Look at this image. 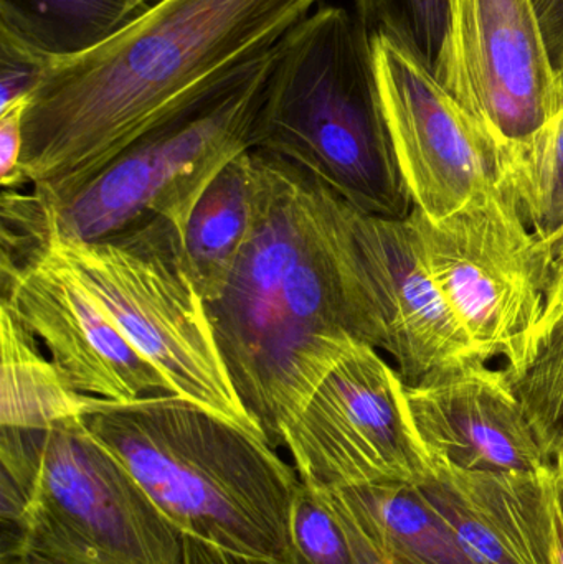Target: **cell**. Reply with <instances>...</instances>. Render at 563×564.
Listing matches in <instances>:
<instances>
[{
  "instance_id": "obj_1",
  "label": "cell",
  "mask_w": 563,
  "mask_h": 564,
  "mask_svg": "<svg viewBox=\"0 0 563 564\" xmlns=\"http://www.w3.org/2000/svg\"><path fill=\"white\" fill-rule=\"evenodd\" d=\"M251 227L227 284L207 302L241 404L274 449L323 378L386 328L354 240L353 207L286 159L247 154Z\"/></svg>"
},
{
  "instance_id": "obj_2",
  "label": "cell",
  "mask_w": 563,
  "mask_h": 564,
  "mask_svg": "<svg viewBox=\"0 0 563 564\" xmlns=\"http://www.w3.org/2000/svg\"><path fill=\"white\" fill-rule=\"evenodd\" d=\"M321 0H162L105 42L50 58L23 118L22 172L45 200L95 177L148 129L277 48Z\"/></svg>"
},
{
  "instance_id": "obj_3",
  "label": "cell",
  "mask_w": 563,
  "mask_h": 564,
  "mask_svg": "<svg viewBox=\"0 0 563 564\" xmlns=\"http://www.w3.org/2000/svg\"><path fill=\"white\" fill-rule=\"evenodd\" d=\"M82 417L188 539L235 558L303 564L291 540L303 480L263 437L174 393L96 398Z\"/></svg>"
},
{
  "instance_id": "obj_4",
  "label": "cell",
  "mask_w": 563,
  "mask_h": 564,
  "mask_svg": "<svg viewBox=\"0 0 563 564\" xmlns=\"http://www.w3.org/2000/svg\"><path fill=\"white\" fill-rule=\"evenodd\" d=\"M253 149L293 162L362 214L412 212L380 105L372 40L344 7H317L274 50Z\"/></svg>"
},
{
  "instance_id": "obj_5",
  "label": "cell",
  "mask_w": 563,
  "mask_h": 564,
  "mask_svg": "<svg viewBox=\"0 0 563 564\" xmlns=\"http://www.w3.org/2000/svg\"><path fill=\"white\" fill-rule=\"evenodd\" d=\"M2 553L46 564H188L187 536L82 416L0 426Z\"/></svg>"
},
{
  "instance_id": "obj_6",
  "label": "cell",
  "mask_w": 563,
  "mask_h": 564,
  "mask_svg": "<svg viewBox=\"0 0 563 564\" xmlns=\"http://www.w3.org/2000/svg\"><path fill=\"white\" fill-rule=\"evenodd\" d=\"M50 247L171 393L264 440L231 383L184 234L172 221L149 218L96 241L50 231Z\"/></svg>"
},
{
  "instance_id": "obj_7",
  "label": "cell",
  "mask_w": 563,
  "mask_h": 564,
  "mask_svg": "<svg viewBox=\"0 0 563 564\" xmlns=\"http://www.w3.org/2000/svg\"><path fill=\"white\" fill-rule=\"evenodd\" d=\"M274 50L165 116L68 197L45 200L35 192L50 231L62 240L96 241L162 217L184 234L212 181L253 149Z\"/></svg>"
},
{
  "instance_id": "obj_8",
  "label": "cell",
  "mask_w": 563,
  "mask_h": 564,
  "mask_svg": "<svg viewBox=\"0 0 563 564\" xmlns=\"http://www.w3.org/2000/svg\"><path fill=\"white\" fill-rule=\"evenodd\" d=\"M423 263L485 360L509 375L531 357L552 257L506 185L443 220L412 208Z\"/></svg>"
},
{
  "instance_id": "obj_9",
  "label": "cell",
  "mask_w": 563,
  "mask_h": 564,
  "mask_svg": "<svg viewBox=\"0 0 563 564\" xmlns=\"http://www.w3.org/2000/svg\"><path fill=\"white\" fill-rule=\"evenodd\" d=\"M283 447L314 490L416 486L425 454L410 426L405 381L369 344L354 347L288 424Z\"/></svg>"
},
{
  "instance_id": "obj_10",
  "label": "cell",
  "mask_w": 563,
  "mask_h": 564,
  "mask_svg": "<svg viewBox=\"0 0 563 564\" xmlns=\"http://www.w3.org/2000/svg\"><path fill=\"white\" fill-rule=\"evenodd\" d=\"M433 73L502 151L528 144L563 109V76L532 0H448Z\"/></svg>"
},
{
  "instance_id": "obj_11",
  "label": "cell",
  "mask_w": 563,
  "mask_h": 564,
  "mask_svg": "<svg viewBox=\"0 0 563 564\" xmlns=\"http://www.w3.org/2000/svg\"><path fill=\"white\" fill-rule=\"evenodd\" d=\"M383 118L413 208L439 221L505 185V151L409 46L376 33Z\"/></svg>"
},
{
  "instance_id": "obj_12",
  "label": "cell",
  "mask_w": 563,
  "mask_h": 564,
  "mask_svg": "<svg viewBox=\"0 0 563 564\" xmlns=\"http://www.w3.org/2000/svg\"><path fill=\"white\" fill-rule=\"evenodd\" d=\"M0 288L2 302L29 325L76 393L116 403L171 393L50 240L0 260Z\"/></svg>"
},
{
  "instance_id": "obj_13",
  "label": "cell",
  "mask_w": 563,
  "mask_h": 564,
  "mask_svg": "<svg viewBox=\"0 0 563 564\" xmlns=\"http://www.w3.org/2000/svg\"><path fill=\"white\" fill-rule=\"evenodd\" d=\"M410 426L426 463L538 473L549 463L505 367L476 358L405 383Z\"/></svg>"
},
{
  "instance_id": "obj_14",
  "label": "cell",
  "mask_w": 563,
  "mask_h": 564,
  "mask_svg": "<svg viewBox=\"0 0 563 564\" xmlns=\"http://www.w3.org/2000/svg\"><path fill=\"white\" fill-rule=\"evenodd\" d=\"M350 224L386 328L383 354L402 380L413 384L432 371L483 358L430 276L409 220L353 207Z\"/></svg>"
},
{
  "instance_id": "obj_15",
  "label": "cell",
  "mask_w": 563,
  "mask_h": 564,
  "mask_svg": "<svg viewBox=\"0 0 563 564\" xmlns=\"http://www.w3.org/2000/svg\"><path fill=\"white\" fill-rule=\"evenodd\" d=\"M539 470L486 473L429 463L415 489L479 564H549Z\"/></svg>"
},
{
  "instance_id": "obj_16",
  "label": "cell",
  "mask_w": 563,
  "mask_h": 564,
  "mask_svg": "<svg viewBox=\"0 0 563 564\" xmlns=\"http://www.w3.org/2000/svg\"><path fill=\"white\" fill-rule=\"evenodd\" d=\"M329 492L396 564H479L415 486Z\"/></svg>"
},
{
  "instance_id": "obj_17",
  "label": "cell",
  "mask_w": 563,
  "mask_h": 564,
  "mask_svg": "<svg viewBox=\"0 0 563 564\" xmlns=\"http://www.w3.org/2000/svg\"><path fill=\"white\" fill-rule=\"evenodd\" d=\"M0 426L45 430L83 416L95 403L65 383L36 335L6 302H0Z\"/></svg>"
},
{
  "instance_id": "obj_18",
  "label": "cell",
  "mask_w": 563,
  "mask_h": 564,
  "mask_svg": "<svg viewBox=\"0 0 563 564\" xmlns=\"http://www.w3.org/2000/svg\"><path fill=\"white\" fill-rule=\"evenodd\" d=\"M247 154L238 155L212 181L185 225V250L205 302L220 294L250 235Z\"/></svg>"
},
{
  "instance_id": "obj_19",
  "label": "cell",
  "mask_w": 563,
  "mask_h": 564,
  "mask_svg": "<svg viewBox=\"0 0 563 564\" xmlns=\"http://www.w3.org/2000/svg\"><path fill=\"white\" fill-rule=\"evenodd\" d=\"M145 10L139 0H0V29L62 58L99 45Z\"/></svg>"
},
{
  "instance_id": "obj_20",
  "label": "cell",
  "mask_w": 563,
  "mask_h": 564,
  "mask_svg": "<svg viewBox=\"0 0 563 564\" xmlns=\"http://www.w3.org/2000/svg\"><path fill=\"white\" fill-rule=\"evenodd\" d=\"M505 185L529 225L548 241L563 215V109L528 144L505 151Z\"/></svg>"
},
{
  "instance_id": "obj_21",
  "label": "cell",
  "mask_w": 563,
  "mask_h": 564,
  "mask_svg": "<svg viewBox=\"0 0 563 564\" xmlns=\"http://www.w3.org/2000/svg\"><path fill=\"white\" fill-rule=\"evenodd\" d=\"M509 377L552 459L563 451V314L539 338L528 364Z\"/></svg>"
},
{
  "instance_id": "obj_22",
  "label": "cell",
  "mask_w": 563,
  "mask_h": 564,
  "mask_svg": "<svg viewBox=\"0 0 563 564\" xmlns=\"http://www.w3.org/2000/svg\"><path fill=\"white\" fill-rule=\"evenodd\" d=\"M446 9L448 0H354V13L370 36H392L432 69L445 35Z\"/></svg>"
},
{
  "instance_id": "obj_23",
  "label": "cell",
  "mask_w": 563,
  "mask_h": 564,
  "mask_svg": "<svg viewBox=\"0 0 563 564\" xmlns=\"http://www.w3.org/2000/svg\"><path fill=\"white\" fill-rule=\"evenodd\" d=\"M294 552L306 564H353L343 527L320 492L301 484L291 512Z\"/></svg>"
},
{
  "instance_id": "obj_24",
  "label": "cell",
  "mask_w": 563,
  "mask_h": 564,
  "mask_svg": "<svg viewBox=\"0 0 563 564\" xmlns=\"http://www.w3.org/2000/svg\"><path fill=\"white\" fill-rule=\"evenodd\" d=\"M48 62L50 56L0 29V112L32 96Z\"/></svg>"
},
{
  "instance_id": "obj_25",
  "label": "cell",
  "mask_w": 563,
  "mask_h": 564,
  "mask_svg": "<svg viewBox=\"0 0 563 564\" xmlns=\"http://www.w3.org/2000/svg\"><path fill=\"white\" fill-rule=\"evenodd\" d=\"M29 99L0 112V184L2 191H23L26 187L22 172L23 118Z\"/></svg>"
},
{
  "instance_id": "obj_26",
  "label": "cell",
  "mask_w": 563,
  "mask_h": 564,
  "mask_svg": "<svg viewBox=\"0 0 563 564\" xmlns=\"http://www.w3.org/2000/svg\"><path fill=\"white\" fill-rule=\"evenodd\" d=\"M316 492H320L324 502L329 507L331 512L336 517L337 522L343 527L347 542H349L353 564H396L380 550V546L360 529L359 523L347 512L346 507L340 503L336 494L329 492V490H316Z\"/></svg>"
},
{
  "instance_id": "obj_27",
  "label": "cell",
  "mask_w": 563,
  "mask_h": 564,
  "mask_svg": "<svg viewBox=\"0 0 563 564\" xmlns=\"http://www.w3.org/2000/svg\"><path fill=\"white\" fill-rule=\"evenodd\" d=\"M563 314V235L559 238L555 247L552 248L551 274H549L548 291H545L544 312L541 322L535 328L532 350L539 338L549 330L552 324Z\"/></svg>"
},
{
  "instance_id": "obj_28",
  "label": "cell",
  "mask_w": 563,
  "mask_h": 564,
  "mask_svg": "<svg viewBox=\"0 0 563 564\" xmlns=\"http://www.w3.org/2000/svg\"><path fill=\"white\" fill-rule=\"evenodd\" d=\"M555 68L563 69V0H532ZM563 76V75H562Z\"/></svg>"
},
{
  "instance_id": "obj_29",
  "label": "cell",
  "mask_w": 563,
  "mask_h": 564,
  "mask_svg": "<svg viewBox=\"0 0 563 564\" xmlns=\"http://www.w3.org/2000/svg\"><path fill=\"white\" fill-rule=\"evenodd\" d=\"M539 479H541L545 502H548L549 509L554 513L555 520L563 530V451L555 454L539 470Z\"/></svg>"
},
{
  "instance_id": "obj_30",
  "label": "cell",
  "mask_w": 563,
  "mask_h": 564,
  "mask_svg": "<svg viewBox=\"0 0 563 564\" xmlns=\"http://www.w3.org/2000/svg\"><path fill=\"white\" fill-rule=\"evenodd\" d=\"M188 564H231L228 555H225L215 546L207 545L201 540L187 536Z\"/></svg>"
},
{
  "instance_id": "obj_31",
  "label": "cell",
  "mask_w": 563,
  "mask_h": 564,
  "mask_svg": "<svg viewBox=\"0 0 563 564\" xmlns=\"http://www.w3.org/2000/svg\"><path fill=\"white\" fill-rule=\"evenodd\" d=\"M0 564H46L40 562V560L32 558V556L25 555V553L10 552L2 553L0 555Z\"/></svg>"
},
{
  "instance_id": "obj_32",
  "label": "cell",
  "mask_w": 563,
  "mask_h": 564,
  "mask_svg": "<svg viewBox=\"0 0 563 564\" xmlns=\"http://www.w3.org/2000/svg\"><path fill=\"white\" fill-rule=\"evenodd\" d=\"M563 235V215L561 225H559L557 230L554 231V234L551 235V237L548 238V241H544L545 247H548L549 253H551L552 257V248L555 247V243H557L559 238H561Z\"/></svg>"
},
{
  "instance_id": "obj_33",
  "label": "cell",
  "mask_w": 563,
  "mask_h": 564,
  "mask_svg": "<svg viewBox=\"0 0 563 564\" xmlns=\"http://www.w3.org/2000/svg\"><path fill=\"white\" fill-rule=\"evenodd\" d=\"M231 564H280L274 562H268V560H251V558H235V556H228ZM303 564H306L303 562Z\"/></svg>"
},
{
  "instance_id": "obj_34",
  "label": "cell",
  "mask_w": 563,
  "mask_h": 564,
  "mask_svg": "<svg viewBox=\"0 0 563 564\" xmlns=\"http://www.w3.org/2000/svg\"><path fill=\"white\" fill-rule=\"evenodd\" d=\"M139 2L142 3V6L148 7V9H151V7L158 6V3H161L162 0H139Z\"/></svg>"
},
{
  "instance_id": "obj_35",
  "label": "cell",
  "mask_w": 563,
  "mask_h": 564,
  "mask_svg": "<svg viewBox=\"0 0 563 564\" xmlns=\"http://www.w3.org/2000/svg\"><path fill=\"white\" fill-rule=\"evenodd\" d=\"M562 75H563V69H562Z\"/></svg>"
}]
</instances>
